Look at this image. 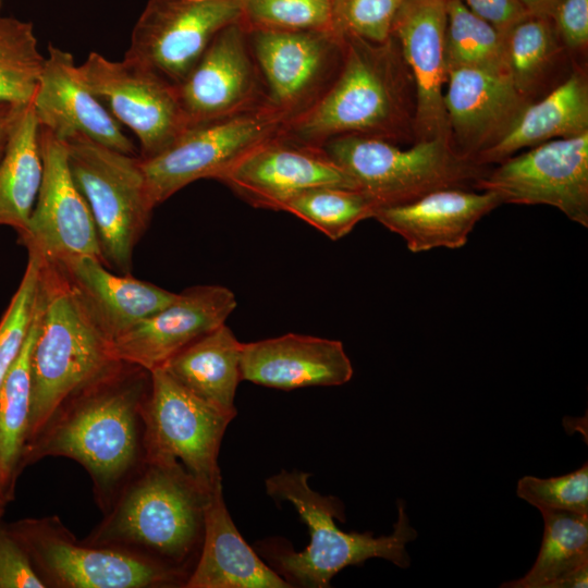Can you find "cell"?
<instances>
[{
	"mask_svg": "<svg viewBox=\"0 0 588 588\" xmlns=\"http://www.w3.org/2000/svg\"><path fill=\"white\" fill-rule=\"evenodd\" d=\"M151 372L118 360L72 392L54 409L23 453V468L47 456L77 462L88 473L105 514L144 464L145 412Z\"/></svg>",
	"mask_w": 588,
	"mask_h": 588,
	"instance_id": "1",
	"label": "cell"
},
{
	"mask_svg": "<svg viewBox=\"0 0 588 588\" xmlns=\"http://www.w3.org/2000/svg\"><path fill=\"white\" fill-rule=\"evenodd\" d=\"M212 489L177 461L145 460L83 541L142 556L189 576L200 552Z\"/></svg>",
	"mask_w": 588,
	"mask_h": 588,
	"instance_id": "2",
	"label": "cell"
},
{
	"mask_svg": "<svg viewBox=\"0 0 588 588\" xmlns=\"http://www.w3.org/2000/svg\"><path fill=\"white\" fill-rule=\"evenodd\" d=\"M342 37L336 76L308 110L284 125L282 134L317 147L350 134L399 138L408 124L413 126V118L407 100L412 78L396 41Z\"/></svg>",
	"mask_w": 588,
	"mask_h": 588,
	"instance_id": "3",
	"label": "cell"
},
{
	"mask_svg": "<svg viewBox=\"0 0 588 588\" xmlns=\"http://www.w3.org/2000/svg\"><path fill=\"white\" fill-rule=\"evenodd\" d=\"M38 303L26 443L63 400L118 362L111 338L83 294L60 266L45 260Z\"/></svg>",
	"mask_w": 588,
	"mask_h": 588,
	"instance_id": "4",
	"label": "cell"
},
{
	"mask_svg": "<svg viewBox=\"0 0 588 588\" xmlns=\"http://www.w3.org/2000/svg\"><path fill=\"white\" fill-rule=\"evenodd\" d=\"M309 477V473L282 470L266 480L267 493L278 501L292 503L310 535L309 544L301 552L277 541L260 544L262 555L282 578L292 587L324 588L343 568L360 565L371 558L388 560L403 568L409 566L406 544L417 538V531L409 524L401 500L391 535L345 532L333 520H344L343 504L334 497L314 491L308 485Z\"/></svg>",
	"mask_w": 588,
	"mask_h": 588,
	"instance_id": "5",
	"label": "cell"
},
{
	"mask_svg": "<svg viewBox=\"0 0 588 588\" xmlns=\"http://www.w3.org/2000/svg\"><path fill=\"white\" fill-rule=\"evenodd\" d=\"M328 156L379 207L402 205L442 188L475 189L489 170L455 150L449 137L409 148L366 135H342L322 145Z\"/></svg>",
	"mask_w": 588,
	"mask_h": 588,
	"instance_id": "6",
	"label": "cell"
},
{
	"mask_svg": "<svg viewBox=\"0 0 588 588\" xmlns=\"http://www.w3.org/2000/svg\"><path fill=\"white\" fill-rule=\"evenodd\" d=\"M65 144L73 179L96 223L105 265L128 274L134 248L156 207L140 159L84 135Z\"/></svg>",
	"mask_w": 588,
	"mask_h": 588,
	"instance_id": "7",
	"label": "cell"
},
{
	"mask_svg": "<svg viewBox=\"0 0 588 588\" xmlns=\"http://www.w3.org/2000/svg\"><path fill=\"white\" fill-rule=\"evenodd\" d=\"M8 527L46 588H173L185 587L188 578L142 556L78 540L56 515Z\"/></svg>",
	"mask_w": 588,
	"mask_h": 588,
	"instance_id": "8",
	"label": "cell"
},
{
	"mask_svg": "<svg viewBox=\"0 0 588 588\" xmlns=\"http://www.w3.org/2000/svg\"><path fill=\"white\" fill-rule=\"evenodd\" d=\"M286 120L269 105L186 130L162 152L140 159L156 206L184 186L217 180L247 154L279 135Z\"/></svg>",
	"mask_w": 588,
	"mask_h": 588,
	"instance_id": "9",
	"label": "cell"
},
{
	"mask_svg": "<svg viewBox=\"0 0 588 588\" xmlns=\"http://www.w3.org/2000/svg\"><path fill=\"white\" fill-rule=\"evenodd\" d=\"M78 69L114 119L136 135L142 159L162 152L188 130L176 86L149 68L90 52Z\"/></svg>",
	"mask_w": 588,
	"mask_h": 588,
	"instance_id": "10",
	"label": "cell"
},
{
	"mask_svg": "<svg viewBox=\"0 0 588 588\" xmlns=\"http://www.w3.org/2000/svg\"><path fill=\"white\" fill-rule=\"evenodd\" d=\"M151 372L145 412L146 460L180 462L204 486L221 483L218 455L233 417L206 404L162 368Z\"/></svg>",
	"mask_w": 588,
	"mask_h": 588,
	"instance_id": "11",
	"label": "cell"
},
{
	"mask_svg": "<svg viewBox=\"0 0 588 588\" xmlns=\"http://www.w3.org/2000/svg\"><path fill=\"white\" fill-rule=\"evenodd\" d=\"M243 0H148L124 58L177 86L215 36L238 22Z\"/></svg>",
	"mask_w": 588,
	"mask_h": 588,
	"instance_id": "12",
	"label": "cell"
},
{
	"mask_svg": "<svg viewBox=\"0 0 588 588\" xmlns=\"http://www.w3.org/2000/svg\"><path fill=\"white\" fill-rule=\"evenodd\" d=\"M502 204L548 205L588 226V132L556 138L498 163L476 183Z\"/></svg>",
	"mask_w": 588,
	"mask_h": 588,
	"instance_id": "13",
	"label": "cell"
},
{
	"mask_svg": "<svg viewBox=\"0 0 588 588\" xmlns=\"http://www.w3.org/2000/svg\"><path fill=\"white\" fill-rule=\"evenodd\" d=\"M39 143L42 180L20 243L56 265L83 256L105 264L94 217L70 169L65 142L40 127Z\"/></svg>",
	"mask_w": 588,
	"mask_h": 588,
	"instance_id": "14",
	"label": "cell"
},
{
	"mask_svg": "<svg viewBox=\"0 0 588 588\" xmlns=\"http://www.w3.org/2000/svg\"><path fill=\"white\" fill-rule=\"evenodd\" d=\"M247 35L266 102L286 123L308 110L340 70L343 37L334 30H252Z\"/></svg>",
	"mask_w": 588,
	"mask_h": 588,
	"instance_id": "15",
	"label": "cell"
},
{
	"mask_svg": "<svg viewBox=\"0 0 588 588\" xmlns=\"http://www.w3.org/2000/svg\"><path fill=\"white\" fill-rule=\"evenodd\" d=\"M218 181L253 207L282 211L291 199L309 189L357 188L322 147L298 143L282 132L247 154Z\"/></svg>",
	"mask_w": 588,
	"mask_h": 588,
	"instance_id": "16",
	"label": "cell"
},
{
	"mask_svg": "<svg viewBox=\"0 0 588 588\" xmlns=\"http://www.w3.org/2000/svg\"><path fill=\"white\" fill-rule=\"evenodd\" d=\"M176 88L188 128L268 105L240 21L215 36Z\"/></svg>",
	"mask_w": 588,
	"mask_h": 588,
	"instance_id": "17",
	"label": "cell"
},
{
	"mask_svg": "<svg viewBox=\"0 0 588 588\" xmlns=\"http://www.w3.org/2000/svg\"><path fill=\"white\" fill-rule=\"evenodd\" d=\"M445 0H403L392 37L414 85L413 128L417 140L449 137L443 95L446 83Z\"/></svg>",
	"mask_w": 588,
	"mask_h": 588,
	"instance_id": "18",
	"label": "cell"
},
{
	"mask_svg": "<svg viewBox=\"0 0 588 588\" xmlns=\"http://www.w3.org/2000/svg\"><path fill=\"white\" fill-rule=\"evenodd\" d=\"M235 307V295L225 286L188 287L176 293L167 306L114 338L113 356L152 371L193 341L225 323Z\"/></svg>",
	"mask_w": 588,
	"mask_h": 588,
	"instance_id": "19",
	"label": "cell"
},
{
	"mask_svg": "<svg viewBox=\"0 0 588 588\" xmlns=\"http://www.w3.org/2000/svg\"><path fill=\"white\" fill-rule=\"evenodd\" d=\"M443 102L453 147L475 161L511 128L529 99L506 71L452 68Z\"/></svg>",
	"mask_w": 588,
	"mask_h": 588,
	"instance_id": "20",
	"label": "cell"
},
{
	"mask_svg": "<svg viewBox=\"0 0 588 588\" xmlns=\"http://www.w3.org/2000/svg\"><path fill=\"white\" fill-rule=\"evenodd\" d=\"M32 106L39 126L63 142L84 135L118 151L134 155L132 140L87 86L73 56L51 44Z\"/></svg>",
	"mask_w": 588,
	"mask_h": 588,
	"instance_id": "21",
	"label": "cell"
},
{
	"mask_svg": "<svg viewBox=\"0 0 588 588\" xmlns=\"http://www.w3.org/2000/svg\"><path fill=\"white\" fill-rule=\"evenodd\" d=\"M241 376L280 390L332 387L348 382L353 366L341 341L287 333L243 343Z\"/></svg>",
	"mask_w": 588,
	"mask_h": 588,
	"instance_id": "22",
	"label": "cell"
},
{
	"mask_svg": "<svg viewBox=\"0 0 588 588\" xmlns=\"http://www.w3.org/2000/svg\"><path fill=\"white\" fill-rule=\"evenodd\" d=\"M502 205L498 195L468 188H442L413 201L379 207L373 218L400 235L412 253L463 247L476 223Z\"/></svg>",
	"mask_w": 588,
	"mask_h": 588,
	"instance_id": "23",
	"label": "cell"
},
{
	"mask_svg": "<svg viewBox=\"0 0 588 588\" xmlns=\"http://www.w3.org/2000/svg\"><path fill=\"white\" fill-rule=\"evenodd\" d=\"M241 536L225 506L222 483L210 492L200 552L184 588H289Z\"/></svg>",
	"mask_w": 588,
	"mask_h": 588,
	"instance_id": "24",
	"label": "cell"
},
{
	"mask_svg": "<svg viewBox=\"0 0 588 588\" xmlns=\"http://www.w3.org/2000/svg\"><path fill=\"white\" fill-rule=\"evenodd\" d=\"M56 265V264H54ZM60 266L113 340L171 303L176 293L128 274H115L91 256Z\"/></svg>",
	"mask_w": 588,
	"mask_h": 588,
	"instance_id": "25",
	"label": "cell"
},
{
	"mask_svg": "<svg viewBox=\"0 0 588 588\" xmlns=\"http://www.w3.org/2000/svg\"><path fill=\"white\" fill-rule=\"evenodd\" d=\"M588 132V84L583 73L573 72L537 102H528L511 128L480 152V166L500 163L520 149Z\"/></svg>",
	"mask_w": 588,
	"mask_h": 588,
	"instance_id": "26",
	"label": "cell"
},
{
	"mask_svg": "<svg viewBox=\"0 0 588 588\" xmlns=\"http://www.w3.org/2000/svg\"><path fill=\"white\" fill-rule=\"evenodd\" d=\"M242 346L223 323L189 343L160 368L193 395L234 418L235 393L242 381Z\"/></svg>",
	"mask_w": 588,
	"mask_h": 588,
	"instance_id": "27",
	"label": "cell"
},
{
	"mask_svg": "<svg viewBox=\"0 0 588 588\" xmlns=\"http://www.w3.org/2000/svg\"><path fill=\"white\" fill-rule=\"evenodd\" d=\"M544 530L534 565L503 588H577L588 585V514L540 511Z\"/></svg>",
	"mask_w": 588,
	"mask_h": 588,
	"instance_id": "28",
	"label": "cell"
},
{
	"mask_svg": "<svg viewBox=\"0 0 588 588\" xmlns=\"http://www.w3.org/2000/svg\"><path fill=\"white\" fill-rule=\"evenodd\" d=\"M40 126L32 102L21 113L0 161V225L23 234L41 180Z\"/></svg>",
	"mask_w": 588,
	"mask_h": 588,
	"instance_id": "29",
	"label": "cell"
},
{
	"mask_svg": "<svg viewBox=\"0 0 588 588\" xmlns=\"http://www.w3.org/2000/svg\"><path fill=\"white\" fill-rule=\"evenodd\" d=\"M38 315L37 299L28 335L0 385V485L9 502L14 498L16 480L24 470L22 461L30 414V354Z\"/></svg>",
	"mask_w": 588,
	"mask_h": 588,
	"instance_id": "30",
	"label": "cell"
},
{
	"mask_svg": "<svg viewBox=\"0 0 588 588\" xmlns=\"http://www.w3.org/2000/svg\"><path fill=\"white\" fill-rule=\"evenodd\" d=\"M446 68L506 71L504 35L460 0H445Z\"/></svg>",
	"mask_w": 588,
	"mask_h": 588,
	"instance_id": "31",
	"label": "cell"
},
{
	"mask_svg": "<svg viewBox=\"0 0 588 588\" xmlns=\"http://www.w3.org/2000/svg\"><path fill=\"white\" fill-rule=\"evenodd\" d=\"M45 59L32 23L0 16V103H30Z\"/></svg>",
	"mask_w": 588,
	"mask_h": 588,
	"instance_id": "32",
	"label": "cell"
},
{
	"mask_svg": "<svg viewBox=\"0 0 588 588\" xmlns=\"http://www.w3.org/2000/svg\"><path fill=\"white\" fill-rule=\"evenodd\" d=\"M552 21L526 15L504 34L507 73L518 91L529 99L559 50Z\"/></svg>",
	"mask_w": 588,
	"mask_h": 588,
	"instance_id": "33",
	"label": "cell"
},
{
	"mask_svg": "<svg viewBox=\"0 0 588 588\" xmlns=\"http://www.w3.org/2000/svg\"><path fill=\"white\" fill-rule=\"evenodd\" d=\"M378 205L357 188L324 186L309 189L283 208L332 241L347 235L360 221L373 218Z\"/></svg>",
	"mask_w": 588,
	"mask_h": 588,
	"instance_id": "34",
	"label": "cell"
},
{
	"mask_svg": "<svg viewBox=\"0 0 588 588\" xmlns=\"http://www.w3.org/2000/svg\"><path fill=\"white\" fill-rule=\"evenodd\" d=\"M240 23L247 32L333 30L332 0H243Z\"/></svg>",
	"mask_w": 588,
	"mask_h": 588,
	"instance_id": "35",
	"label": "cell"
},
{
	"mask_svg": "<svg viewBox=\"0 0 588 588\" xmlns=\"http://www.w3.org/2000/svg\"><path fill=\"white\" fill-rule=\"evenodd\" d=\"M27 253L21 283L0 320V385L21 353L37 306L42 259L34 250Z\"/></svg>",
	"mask_w": 588,
	"mask_h": 588,
	"instance_id": "36",
	"label": "cell"
},
{
	"mask_svg": "<svg viewBox=\"0 0 588 588\" xmlns=\"http://www.w3.org/2000/svg\"><path fill=\"white\" fill-rule=\"evenodd\" d=\"M403 0H332L333 30L373 44L392 38L394 19Z\"/></svg>",
	"mask_w": 588,
	"mask_h": 588,
	"instance_id": "37",
	"label": "cell"
},
{
	"mask_svg": "<svg viewBox=\"0 0 588 588\" xmlns=\"http://www.w3.org/2000/svg\"><path fill=\"white\" fill-rule=\"evenodd\" d=\"M516 493L539 511L588 514V464L556 477L524 476Z\"/></svg>",
	"mask_w": 588,
	"mask_h": 588,
	"instance_id": "38",
	"label": "cell"
},
{
	"mask_svg": "<svg viewBox=\"0 0 588 588\" xmlns=\"http://www.w3.org/2000/svg\"><path fill=\"white\" fill-rule=\"evenodd\" d=\"M0 588H46L30 559L0 518Z\"/></svg>",
	"mask_w": 588,
	"mask_h": 588,
	"instance_id": "39",
	"label": "cell"
},
{
	"mask_svg": "<svg viewBox=\"0 0 588 588\" xmlns=\"http://www.w3.org/2000/svg\"><path fill=\"white\" fill-rule=\"evenodd\" d=\"M549 19L559 39L573 51L588 42V0H556Z\"/></svg>",
	"mask_w": 588,
	"mask_h": 588,
	"instance_id": "40",
	"label": "cell"
},
{
	"mask_svg": "<svg viewBox=\"0 0 588 588\" xmlns=\"http://www.w3.org/2000/svg\"><path fill=\"white\" fill-rule=\"evenodd\" d=\"M471 12L493 25L503 35L527 12L519 0H460Z\"/></svg>",
	"mask_w": 588,
	"mask_h": 588,
	"instance_id": "41",
	"label": "cell"
},
{
	"mask_svg": "<svg viewBox=\"0 0 588 588\" xmlns=\"http://www.w3.org/2000/svg\"><path fill=\"white\" fill-rule=\"evenodd\" d=\"M26 106L27 105L0 103V161L21 113Z\"/></svg>",
	"mask_w": 588,
	"mask_h": 588,
	"instance_id": "42",
	"label": "cell"
},
{
	"mask_svg": "<svg viewBox=\"0 0 588 588\" xmlns=\"http://www.w3.org/2000/svg\"><path fill=\"white\" fill-rule=\"evenodd\" d=\"M519 2L527 14L549 17V14L556 0H519Z\"/></svg>",
	"mask_w": 588,
	"mask_h": 588,
	"instance_id": "43",
	"label": "cell"
},
{
	"mask_svg": "<svg viewBox=\"0 0 588 588\" xmlns=\"http://www.w3.org/2000/svg\"><path fill=\"white\" fill-rule=\"evenodd\" d=\"M9 503V501L7 500L4 493H3V490L1 488V485H0V507H5V505Z\"/></svg>",
	"mask_w": 588,
	"mask_h": 588,
	"instance_id": "44",
	"label": "cell"
},
{
	"mask_svg": "<svg viewBox=\"0 0 588 588\" xmlns=\"http://www.w3.org/2000/svg\"><path fill=\"white\" fill-rule=\"evenodd\" d=\"M4 514V507H0V518L3 516Z\"/></svg>",
	"mask_w": 588,
	"mask_h": 588,
	"instance_id": "45",
	"label": "cell"
},
{
	"mask_svg": "<svg viewBox=\"0 0 588 588\" xmlns=\"http://www.w3.org/2000/svg\"><path fill=\"white\" fill-rule=\"evenodd\" d=\"M2 1H3V0H0V7H1Z\"/></svg>",
	"mask_w": 588,
	"mask_h": 588,
	"instance_id": "46",
	"label": "cell"
}]
</instances>
